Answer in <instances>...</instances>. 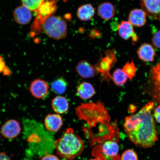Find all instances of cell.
Here are the masks:
<instances>
[{
	"label": "cell",
	"instance_id": "cell-1",
	"mask_svg": "<svg viewBox=\"0 0 160 160\" xmlns=\"http://www.w3.org/2000/svg\"><path fill=\"white\" fill-rule=\"evenodd\" d=\"M75 112L80 120L87 123L89 129L83 131L91 144L115 140L119 134L117 122L111 123V118L104 104L101 101L81 103L76 108Z\"/></svg>",
	"mask_w": 160,
	"mask_h": 160
},
{
	"label": "cell",
	"instance_id": "cell-2",
	"mask_svg": "<svg viewBox=\"0 0 160 160\" xmlns=\"http://www.w3.org/2000/svg\"><path fill=\"white\" fill-rule=\"evenodd\" d=\"M153 102L146 104L137 113L126 118L124 128L129 139L138 147L147 148L158 141L156 123L152 114Z\"/></svg>",
	"mask_w": 160,
	"mask_h": 160
},
{
	"label": "cell",
	"instance_id": "cell-3",
	"mask_svg": "<svg viewBox=\"0 0 160 160\" xmlns=\"http://www.w3.org/2000/svg\"><path fill=\"white\" fill-rule=\"evenodd\" d=\"M57 155L62 159L72 160L78 157L85 149L83 142L71 128H68L53 143Z\"/></svg>",
	"mask_w": 160,
	"mask_h": 160
},
{
	"label": "cell",
	"instance_id": "cell-4",
	"mask_svg": "<svg viewBox=\"0 0 160 160\" xmlns=\"http://www.w3.org/2000/svg\"><path fill=\"white\" fill-rule=\"evenodd\" d=\"M41 29L48 37L56 40L64 38L67 35V26L59 16H51L44 21Z\"/></svg>",
	"mask_w": 160,
	"mask_h": 160
},
{
	"label": "cell",
	"instance_id": "cell-5",
	"mask_svg": "<svg viewBox=\"0 0 160 160\" xmlns=\"http://www.w3.org/2000/svg\"><path fill=\"white\" fill-rule=\"evenodd\" d=\"M57 0H45L36 10V17L31 28L32 35L39 33L44 21L55 12L57 10Z\"/></svg>",
	"mask_w": 160,
	"mask_h": 160
},
{
	"label": "cell",
	"instance_id": "cell-6",
	"mask_svg": "<svg viewBox=\"0 0 160 160\" xmlns=\"http://www.w3.org/2000/svg\"><path fill=\"white\" fill-rule=\"evenodd\" d=\"M119 150L117 142L109 140L97 146L93 150V155L99 160H121Z\"/></svg>",
	"mask_w": 160,
	"mask_h": 160
},
{
	"label": "cell",
	"instance_id": "cell-7",
	"mask_svg": "<svg viewBox=\"0 0 160 160\" xmlns=\"http://www.w3.org/2000/svg\"><path fill=\"white\" fill-rule=\"evenodd\" d=\"M117 61L116 52L113 49L107 50L105 52L104 57L100 58L95 65L99 73L102 76V81L109 83L112 80V76L110 72Z\"/></svg>",
	"mask_w": 160,
	"mask_h": 160
},
{
	"label": "cell",
	"instance_id": "cell-8",
	"mask_svg": "<svg viewBox=\"0 0 160 160\" xmlns=\"http://www.w3.org/2000/svg\"><path fill=\"white\" fill-rule=\"evenodd\" d=\"M29 89L30 92L33 97L38 99H42L48 95L49 87L44 80L38 78L32 81Z\"/></svg>",
	"mask_w": 160,
	"mask_h": 160
},
{
	"label": "cell",
	"instance_id": "cell-9",
	"mask_svg": "<svg viewBox=\"0 0 160 160\" xmlns=\"http://www.w3.org/2000/svg\"><path fill=\"white\" fill-rule=\"evenodd\" d=\"M152 95L154 99L160 103V61L152 68L150 73Z\"/></svg>",
	"mask_w": 160,
	"mask_h": 160
},
{
	"label": "cell",
	"instance_id": "cell-10",
	"mask_svg": "<svg viewBox=\"0 0 160 160\" xmlns=\"http://www.w3.org/2000/svg\"><path fill=\"white\" fill-rule=\"evenodd\" d=\"M21 131L19 122L15 119H10L2 126L1 132L4 137L8 139L17 138Z\"/></svg>",
	"mask_w": 160,
	"mask_h": 160
},
{
	"label": "cell",
	"instance_id": "cell-11",
	"mask_svg": "<svg viewBox=\"0 0 160 160\" xmlns=\"http://www.w3.org/2000/svg\"><path fill=\"white\" fill-rule=\"evenodd\" d=\"M142 8L147 15L153 19H160V0H141Z\"/></svg>",
	"mask_w": 160,
	"mask_h": 160
},
{
	"label": "cell",
	"instance_id": "cell-12",
	"mask_svg": "<svg viewBox=\"0 0 160 160\" xmlns=\"http://www.w3.org/2000/svg\"><path fill=\"white\" fill-rule=\"evenodd\" d=\"M76 70L80 77L85 79L91 78L99 74L95 65H92L86 60L79 62L76 66Z\"/></svg>",
	"mask_w": 160,
	"mask_h": 160
},
{
	"label": "cell",
	"instance_id": "cell-13",
	"mask_svg": "<svg viewBox=\"0 0 160 160\" xmlns=\"http://www.w3.org/2000/svg\"><path fill=\"white\" fill-rule=\"evenodd\" d=\"M13 16L15 21L18 24H27L32 18V11L22 5L16 8L14 12Z\"/></svg>",
	"mask_w": 160,
	"mask_h": 160
},
{
	"label": "cell",
	"instance_id": "cell-14",
	"mask_svg": "<svg viewBox=\"0 0 160 160\" xmlns=\"http://www.w3.org/2000/svg\"><path fill=\"white\" fill-rule=\"evenodd\" d=\"M119 34L122 38L128 40L132 38L133 42H137L138 37L133 29V25L129 21L122 22L118 26Z\"/></svg>",
	"mask_w": 160,
	"mask_h": 160
},
{
	"label": "cell",
	"instance_id": "cell-15",
	"mask_svg": "<svg viewBox=\"0 0 160 160\" xmlns=\"http://www.w3.org/2000/svg\"><path fill=\"white\" fill-rule=\"evenodd\" d=\"M44 125L48 131L57 132L63 125L62 119L58 114H51L47 116L44 120Z\"/></svg>",
	"mask_w": 160,
	"mask_h": 160
},
{
	"label": "cell",
	"instance_id": "cell-16",
	"mask_svg": "<svg viewBox=\"0 0 160 160\" xmlns=\"http://www.w3.org/2000/svg\"><path fill=\"white\" fill-rule=\"evenodd\" d=\"M147 16V13L143 10L133 9L130 12L129 22L135 27H142L146 23Z\"/></svg>",
	"mask_w": 160,
	"mask_h": 160
},
{
	"label": "cell",
	"instance_id": "cell-17",
	"mask_svg": "<svg viewBox=\"0 0 160 160\" xmlns=\"http://www.w3.org/2000/svg\"><path fill=\"white\" fill-rule=\"evenodd\" d=\"M137 53L139 58L145 62H152L154 60L155 53L154 49L151 45L144 43L138 49Z\"/></svg>",
	"mask_w": 160,
	"mask_h": 160
},
{
	"label": "cell",
	"instance_id": "cell-18",
	"mask_svg": "<svg viewBox=\"0 0 160 160\" xmlns=\"http://www.w3.org/2000/svg\"><path fill=\"white\" fill-rule=\"evenodd\" d=\"M77 93L81 99L87 100L91 99L95 94V91L92 85L88 82H83L77 88Z\"/></svg>",
	"mask_w": 160,
	"mask_h": 160
},
{
	"label": "cell",
	"instance_id": "cell-19",
	"mask_svg": "<svg viewBox=\"0 0 160 160\" xmlns=\"http://www.w3.org/2000/svg\"><path fill=\"white\" fill-rule=\"evenodd\" d=\"M53 111L58 114H63L68 110L69 104L67 98L62 96H58L52 101Z\"/></svg>",
	"mask_w": 160,
	"mask_h": 160
},
{
	"label": "cell",
	"instance_id": "cell-20",
	"mask_svg": "<svg viewBox=\"0 0 160 160\" xmlns=\"http://www.w3.org/2000/svg\"><path fill=\"white\" fill-rule=\"evenodd\" d=\"M116 10L112 3L109 2L103 3L98 8V14L100 17L105 20H109L115 15Z\"/></svg>",
	"mask_w": 160,
	"mask_h": 160
},
{
	"label": "cell",
	"instance_id": "cell-21",
	"mask_svg": "<svg viewBox=\"0 0 160 160\" xmlns=\"http://www.w3.org/2000/svg\"><path fill=\"white\" fill-rule=\"evenodd\" d=\"M95 9L89 4L84 5L79 8L77 12V16L82 21H87L91 19L95 14Z\"/></svg>",
	"mask_w": 160,
	"mask_h": 160
},
{
	"label": "cell",
	"instance_id": "cell-22",
	"mask_svg": "<svg viewBox=\"0 0 160 160\" xmlns=\"http://www.w3.org/2000/svg\"><path fill=\"white\" fill-rule=\"evenodd\" d=\"M68 83L63 78H59L51 84V89L53 92L58 95L64 93L67 89Z\"/></svg>",
	"mask_w": 160,
	"mask_h": 160
},
{
	"label": "cell",
	"instance_id": "cell-23",
	"mask_svg": "<svg viewBox=\"0 0 160 160\" xmlns=\"http://www.w3.org/2000/svg\"><path fill=\"white\" fill-rule=\"evenodd\" d=\"M128 78L122 70L117 69L113 72L112 80L116 85L121 87L125 84Z\"/></svg>",
	"mask_w": 160,
	"mask_h": 160
},
{
	"label": "cell",
	"instance_id": "cell-24",
	"mask_svg": "<svg viewBox=\"0 0 160 160\" xmlns=\"http://www.w3.org/2000/svg\"><path fill=\"white\" fill-rule=\"evenodd\" d=\"M126 75L130 79L132 80L134 77L137 72V68L136 67L133 61L131 62H128L123 66L122 69Z\"/></svg>",
	"mask_w": 160,
	"mask_h": 160
},
{
	"label": "cell",
	"instance_id": "cell-25",
	"mask_svg": "<svg viewBox=\"0 0 160 160\" xmlns=\"http://www.w3.org/2000/svg\"><path fill=\"white\" fill-rule=\"evenodd\" d=\"M45 0H21L22 5L32 11H35Z\"/></svg>",
	"mask_w": 160,
	"mask_h": 160
},
{
	"label": "cell",
	"instance_id": "cell-26",
	"mask_svg": "<svg viewBox=\"0 0 160 160\" xmlns=\"http://www.w3.org/2000/svg\"><path fill=\"white\" fill-rule=\"evenodd\" d=\"M120 159L121 160H138L137 153L133 150L131 149L124 152Z\"/></svg>",
	"mask_w": 160,
	"mask_h": 160
},
{
	"label": "cell",
	"instance_id": "cell-27",
	"mask_svg": "<svg viewBox=\"0 0 160 160\" xmlns=\"http://www.w3.org/2000/svg\"><path fill=\"white\" fill-rule=\"evenodd\" d=\"M2 73L5 75L9 76L11 75V72L6 66L3 57L0 56V74Z\"/></svg>",
	"mask_w": 160,
	"mask_h": 160
},
{
	"label": "cell",
	"instance_id": "cell-28",
	"mask_svg": "<svg viewBox=\"0 0 160 160\" xmlns=\"http://www.w3.org/2000/svg\"><path fill=\"white\" fill-rule=\"evenodd\" d=\"M152 42L156 47L160 49V31L154 34L152 38Z\"/></svg>",
	"mask_w": 160,
	"mask_h": 160
},
{
	"label": "cell",
	"instance_id": "cell-29",
	"mask_svg": "<svg viewBox=\"0 0 160 160\" xmlns=\"http://www.w3.org/2000/svg\"><path fill=\"white\" fill-rule=\"evenodd\" d=\"M154 116L156 121L160 123V105L155 109L154 112Z\"/></svg>",
	"mask_w": 160,
	"mask_h": 160
},
{
	"label": "cell",
	"instance_id": "cell-30",
	"mask_svg": "<svg viewBox=\"0 0 160 160\" xmlns=\"http://www.w3.org/2000/svg\"><path fill=\"white\" fill-rule=\"evenodd\" d=\"M41 160H59V159L57 156L52 154H49L44 156Z\"/></svg>",
	"mask_w": 160,
	"mask_h": 160
},
{
	"label": "cell",
	"instance_id": "cell-31",
	"mask_svg": "<svg viewBox=\"0 0 160 160\" xmlns=\"http://www.w3.org/2000/svg\"><path fill=\"white\" fill-rule=\"evenodd\" d=\"M0 160H11L5 153H0Z\"/></svg>",
	"mask_w": 160,
	"mask_h": 160
},
{
	"label": "cell",
	"instance_id": "cell-32",
	"mask_svg": "<svg viewBox=\"0 0 160 160\" xmlns=\"http://www.w3.org/2000/svg\"><path fill=\"white\" fill-rule=\"evenodd\" d=\"M89 160H99L97 159V158H95V159H91Z\"/></svg>",
	"mask_w": 160,
	"mask_h": 160
},
{
	"label": "cell",
	"instance_id": "cell-33",
	"mask_svg": "<svg viewBox=\"0 0 160 160\" xmlns=\"http://www.w3.org/2000/svg\"><path fill=\"white\" fill-rule=\"evenodd\" d=\"M65 2L67 1H68V0H64Z\"/></svg>",
	"mask_w": 160,
	"mask_h": 160
},
{
	"label": "cell",
	"instance_id": "cell-34",
	"mask_svg": "<svg viewBox=\"0 0 160 160\" xmlns=\"http://www.w3.org/2000/svg\"><path fill=\"white\" fill-rule=\"evenodd\" d=\"M0 139H1V136H0Z\"/></svg>",
	"mask_w": 160,
	"mask_h": 160
}]
</instances>
